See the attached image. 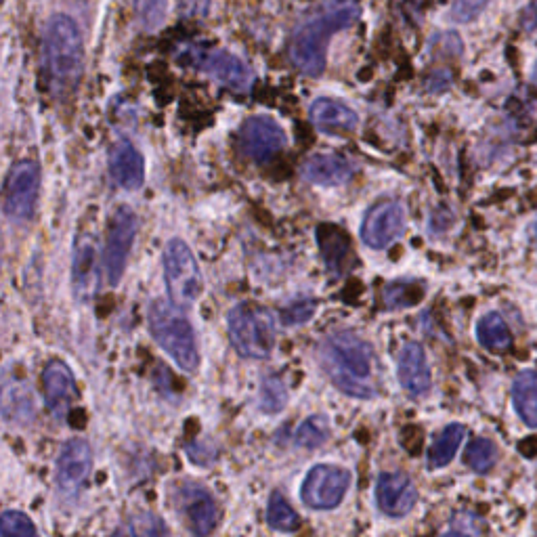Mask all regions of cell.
<instances>
[{"mask_svg":"<svg viewBox=\"0 0 537 537\" xmlns=\"http://www.w3.org/2000/svg\"><path fill=\"white\" fill-rule=\"evenodd\" d=\"M135 229H137L135 212L131 208H118L110 223V231H107L105 254H103V267L112 286L120 282V277L124 273L128 252H131L133 246Z\"/></svg>","mask_w":537,"mask_h":537,"instance_id":"cell-10","label":"cell"},{"mask_svg":"<svg viewBox=\"0 0 537 537\" xmlns=\"http://www.w3.org/2000/svg\"><path fill=\"white\" fill-rule=\"evenodd\" d=\"M317 240H319V248H321V254H324L328 269L340 273L342 267H345V259L349 254L347 233H342L334 225H321L317 229Z\"/></svg>","mask_w":537,"mask_h":537,"instance_id":"cell-23","label":"cell"},{"mask_svg":"<svg viewBox=\"0 0 537 537\" xmlns=\"http://www.w3.org/2000/svg\"><path fill=\"white\" fill-rule=\"evenodd\" d=\"M477 338L489 351H504L510 347V332L498 313H487L477 324Z\"/></svg>","mask_w":537,"mask_h":537,"instance_id":"cell-25","label":"cell"},{"mask_svg":"<svg viewBox=\"0 0 537 537\" xmlns=\"http://www.w3.org/2000/svg\"><path fill=\"white\" fill-rule=\"evenodd\" d=\"M315 311V305L313 300L309 303V300H303V303H294L292 307H288L284 313H282V321L286 326H292V324H303V321L311 319Z\"/></svg>","mask_w":537,"mask_h":537,"instance_id":"cell-34","label":"cell"},{"mask_svg":"<svg viewBox=\"0 0 537 537\" xmlns=\"http://www.w3.org/2000/svg\"><path fill=\"white\" fill-rule=\"evenodd\" d=\"M424 288L422 284L416 282H393L386 286L384 290V303L389 309H403V307H414L418 305V300L422 298Z\"/></svg>","mask_w":537,"mask_h":537,"instance_id":"cell-27","label":"cell"},{"mask_svg":"<svg viewBox=\"0 0 537 537\" xmlns=\"http://www.w3.org/2000/svg\"><path fill=\"white\" fill-rule=\"evenodd\" d=\"M321 363L338 389L355 399H374L376 359L372 347L353 332H336L321 345Z\"/></svg>","mask_w":537,"mask_h":537,"instance_id":"cell-1","label":"cell"},{"mask_svg":"<svg viewBox=\"0 0 537 537\" xmlns=\"http://www.w3.org/2000/svg\"><path fill=\"white\" fill-rule=\"evenodd\" d=\"M349 483H351L349 470L340 466L321 464L309 470L303 489H300V498L315 510L336 508L342 502V498H345Z\"/></svg>","mask_w":537,"mask_h":537,"instance_id":"cell-8","label":"cell"},{"mask_svg":"<svg viewBox=\"0 0 537 537\" xmlns=\"http://www.w3.org/2000/svg\"><path fill=\"white\" fill-rule=\"evenodd\" d=\"M286 401H288V395H286L284 384L279 382L277 378H267L263 382V386H261V407H263V412H267V414L282 412L286 407Z\"/></svg>","mask_w":537,"mask_h":537,"instance_id":"cell-30","label":"cell"},{"mask_svg":"<svg viewBox=\"0 0 537 537\" xmlns=\"http://www.w3.org/2000/svg\"><path fill=\"white\" fill-rule=\"evenodd\" d=\"M533 82L537 84V61H535V66H533Z\"/></svg>","mask_w":537,"mask_h":537,"instance_id":"cell-38","label":"cell"},{"mask_svg":"<svg viewBox=\"0 0 537 537\" xmlns=\"http://www.w3.org/2000/svg\"><path fill=\"white\" fill-rule=\"evenodd\" d=\"M399 382L412 397H424L431 389V370H428L426 353L418 342H407L397 359Z\"/></svg>","mask_w":537,"mask_h":537,"instance_id":"cell-17","label":"cell"},{"mask_svg":"<svg viewBox=\"0 0 537 537\" xmlns=\"http://www.w3.org/2000/svg\"><path fill=\"white\" fill-rule=\"evenodd\" d=\"M229 338L240 355L265 359L275 347V321L271 313L259 305L244 303L231 309L227 317Z\"/></svg>","mask_w":537,"mask_h":537,"instance_id":"cell-5","label":"cell"},{"mask_svg":"<svg viewBox=\"0 0 537 537\" xmlns=\"http://www.w3.org/2000/svg\"><path fill=\"white\" fill-rule=\"evenodd\" d=\"M110 175L124 189H139L145 179L143 158L128 141H118L110 154Z\"/></svg>","mask_w":537,"mask_h":537,"instance_id":"cell-19","label":"cell"},{"mask_svg":"<svg viewBox=\"0 0 537 537\" xmlns=\"http://www.w3.org/2000/svg\"><path fill=\"white\" fill-rule=\"evenodd\" d=\"M183 59L200 72L210 74L235 93H246L252 87V72L246 63L227 51L217 49H189Z\"/></svg>","mask_w":537,"mask_h":537,"instance_id":"cell-7","label":"cell"},{"mask_svg":"<svg viewBox=\"0 0 537 537\" xmlns=\"http://www.w3.org/2000/svg\"><path fill=\"white\" fill-rule=\"evenodd\" d=\"M0 263H3V256H0Z\"/></svg>","mask_w":537,"mask_h":537,"instance_id":"cell-39","label":"cell"},{"mask_svg":"<svg viewBox=\"0 0 537 537\" xmlns=\"http://www.w3.org/2000/svg\"><path fill=\"white\" fill-rule=\"evenodd\" d=\"M466 435V428L462 424H449L439 433V437L433 441L431 449L426 454V466L431 470H439L447 466L456 458L458 447Z\"/></svg>","mask_w":537,"mask_h":537,"instance_id":"cell-22","label":"cell"},{"mask_svg":"<svg viewBox=\"0 0 537 537\" xmlns=\"http://www.w3.org/2000/svg\"><path fill=\"white\" fill-rule=\"evenodd\" d=\"M403 229H405L403 208L393 200H386L376 204L374 208H370L368 214H365L361 225V240L376 250L386 248L401 238Z\"/></svg>","mask_w":537,"mask_h":537,"instance_id":"cell-12","label":"cell"},{"mask_svg":"<svg viewBox=\"0 0 537 537\" xmlns=\"http://www.w3.org/2000/svg\"><path fill=\"white\" fill-rule=\"evenodd\" d=\"M267 521L275 531L282 533H294L298 529V514L292 510L288 500L282 493H273L267 508Z\"/></svg>","mask_w":537,"mask_h":537,"instance_id":"cell-26","label":"cell"},{"mask_svg":"<svg viewBox=\"0 0 537 537\" xmlns=\"http://www.w3.org/2000/svg\"><path fill=\"white\" fill-rule=\"evenodd\" d=\"M185 523L196 535H208L219 521V508L210 493L200 485H183L175 496Z\"/></svg>","mask_w":537,"mask_h":537,"instance_id":"cell-13","label":"cell"},{"mask_svg":"<svg viewBox=\"0 0 537 537\" xmlns=\"http://www.w3.org/2000/svg\"><path fill=\"white\" fill-rule=\"evenodd\" d=\"M361 9L349 0L319 13L300 28L290 42V61L307 76H321L326 70V49L334 34L353 26Z\"/></svg>","mask_w":537,"mask_h":537,"instance_id":"cell-3","label":"cell"},{"mask_svg":"<svg viewBox=\"0 0 537 537\" xmlns=\"http://www.w3.org/2000/svg\"><path fill=\"white\" fill-rule=\"evenodd\" d=\"M40 170L34 162L24 160L11 168L5 185V212L15 221H28L38 200Z\"/></svg>","mask_w":537,"mask_h":537,"instance_id":"cell-9","label":"cell"},{"mask_svg":"<svg viewBox=\"0 0 537 537\" xmlns=\"http://www.w3.org/2000/svg\"><path fill=\"white\" fill-rule=\"evenodd\" d=\"M286 145V133L275 120L267 116H252L240 131L242 152L259 164L269 162Z\"/></svg>","mask_w":537,"mask_h":537,"instance_id":"cell-11","label":"cell"},{"mask_svg":"<svg viewBox=\"0 0 537 537\" xmlns=\"http://www.w3.org/2000/svg\"><path fill=\"white\" fill-rule=\"evenodd\" d=\"M149 328L158 345L175 359L181 370L196 372L200 365L198 342L187 317L166 300H156L149 309Z\"/></svg>","mask_w":537,"mask_h":537,"instance_id":"cell-4","label":"cell"},{"mask_svg":"<svg viewBox=\"0 0 537 537\" xmlns=\"http://www.w3.org/2000/svg\"><path fill=\"white\" fill-rule=\"evenodd\" d=\"M493 462H496V447L489 439H475L468 449H466V464L477 470V472H487Z\"/></svg>","mask_w":537,"mask_h":537,"instance_id":"cell-29","label":"cell"},{"mask_svg":"<svg viewBox=\"0 0 537 537\" xmlns=\"http://www.w3.org/2000/svg\"><path fill=\"white\" fill-rule=\"evenodd\" d=\"M181 5V11L189 17H200V15H206L208 13V7H210V0H179Z\"/></svg>","mask_w":537,"mask_h":537,"instance_id":"cell-36","label":"cell"},{"mask_svg":"<svg viewBox=\"0 0 537 537\" xmlns=\"http://www.w3.org/2000/svg\"><path fill=\"white\" fill-rule=\"evenodd\" d=\"M489 0H454L449 11V19L456 24H466V21L477 19L481 11L487 7Z\"/></svg>","mask_w":537,"mask_h":537,"instance_id":"cell-33","label":"cell"},{"mask_svg":"<svg viewBox=\"0 0 537 537\" xmlns=\"http://www.w3.org/2000/svg\"><path fill=\"white\" fill-rule=\"evenodd\" d=\"M479 521L472 517V514H458V517L451 521V527L447 529V533H479Z\"/></svg>","mask_w":537,"mask_h":537,"instance_id":"cell-35","label":"cell"},{"mask_svg":"<svg viewBox=\"0 0 537 537\" xmlns=\"http://www.w3.org/2000/svg\"><path fill=\"white\" fill-rule=\"evenodd\" d=\"M376 502L386 517H405L418 502V491L403 472H382L376 483Z\"/></svg>","mask_w":537,"mask_h":537,"instance_id":"cell-14","label":"cell"},{"mask_svg":"<svg viewBox=\"0 0 537 537\" xmlns=\"http://www.w3.org/2000/svg\"><path fill=\"white\" fill-rule=\"evenodd\" d=\"M168 11L166 0H135V13L147 28H158L164 24Z\"/></svg>","mask_w":537,"mask_h":537,"instance_id":"cell-31","label":"cell"},{"mask_svg":"<svg viewBox=\"0 0 537 537\" xmlns=\"http://www.w3.org/2000/svg\"><path fill=\"white\" fill-rule=\"evenodd\" d=\"M45 74L55 95L72 93L82 78L84 47L76 21L68 15H53L45 30Z\"/></svg>","mask_w":537,"mask_h":537,"instance_id":"cell-2","label":"cell"},{"mask_svg":"<svg viewBox=\"0 0 537 537\" xmlns=\"http://www.w3.org/2000/svg\"><path fill=\"white\" fill-rule=\"evenodd\" d=\"M512 399L523 422L537 428V372L525 370L512 382Z\"/></svg>","mask_w":537,"mask_h":537,"instance_id":"cell-21","label":"cell"},{"mask_svg":"<svg viewBox=\"0 0 537 537\" xmlns=\"http://www.w3.org/2000/svg\"><path fill=\"white\" fill-rule=\"evenodd\" d=\"M42 384H45L49 405H61L63 401H68L76 391L74 376L68 365L61 361H53L47 365L45 376H42Z\"/></svg>","mask_w":537,"mask_h":537,"instance_id":"cell-24","label":"cell"},{"mask_svg":"<svg viewBox=\"0 0 537 537\" xmlns=\"http://www.w3.org/2000/svg\"><path fill=\"white\" fill-rule=\"evenodd\" d=\"M328 435H330L328 420L324 416H313L298 426L294 439L300 447L313 449V447H319L321 443H326Z\"/></svg>","mask_w":537,"mask_h":537,"instance_id":"cell-28","label":"cell"},{"mask_svg":"<svg viewBox=\"0 0 537 537\" xmlns=\"http://www.w3.org/2000/svg\"><path fill=\"white\" fill-rule=\"evenodd\" d=\"M164 277L170 300L177 307H191L202 296L204 279L196 256L181 240H170L164 250Z\"/></svg>","mask_w":537,"mask_h":537,"instance_id":"cell-6","label":"cell"},{"mask_svg":"<svg viewBox=\"0 0 537 537\" xmlns=\"http://www.w3.org/2000/svg\"><path fill=\"white\" fill-rule=\"evenodd\" d=\"M99 248L91 235H80L76 250H74V263H72V286L80 300H89L97 292L99 284Z\"/></svg>","mask_w":537,"mask_h":537,"instance_id":"cell-16","label":"cell"},{"mask_svg":"<svg viewBox=\"0 0 537 537\" xmlns=\"http://www.w3.org/2000/svg\"><path fill=\"white\" fill-rule=\"evenodd\" d=\"M303 177L315 185L334 187L353 177V166L340 156H311L303 166Z\"/></svg>","mask_w":537,"mask_h":537,"instance_id":"cell-20","label":"cell"},{"mask_svg":"<svg viewBox=\"0 0 537 537\" xmlns=\"http://www.w3.org/2000/svg\"><path fill=\"white\" fill-rule=\"evenodd\" d=\"M91 464H93V456H91V447L87 441L74 439L63 445L59 462H57L59 489L66 493V496H74V493H78L82 483L89 477Z\"/></svg>","mask_w":537,"mask_h":537,"instance_id":"cell-15","label":"cell"},{"mask_svg":"<svg viewBox=\"0 0 537 537\" xmlns=\"http://www.w3.org/2000/svg\"><path fill=\"white\" fill-rule=\"evenodd\" d=\"M311 120L326 135H345L357 128V114L349 105L334 99H317L311 105Z\"/></svg>","mask_w":537,"mask_h":537,"instance_id":"cell-18","label":"cell"},{"mask_svg":"<svg viewBox=\"0 0 537 537\" xmlns=\"http://www.w3.org/2000/svg\"><path fill=\"white\" fill-rule=\"evenodd\" d=\"M0 535H36V527L24 512L9 510L0 514Z\"/></svg>","mask_w":537,"mask_h":537,"instance_id":"cell-32","label":"cell"},{"mask_svg":"<svg viewBox=\"0 0 537 537\" xmlns=\"http://www.w3.org/2000/svg\"><path fill=\"white\" fill-rule=\"evenodd\" d=\"M525 28L537 30V0H531V5L525 11Z\"/></svg>","mask_w":537,"mask_h":537,"instance_id":"cell-37","label":"cell"}]
</instances>
